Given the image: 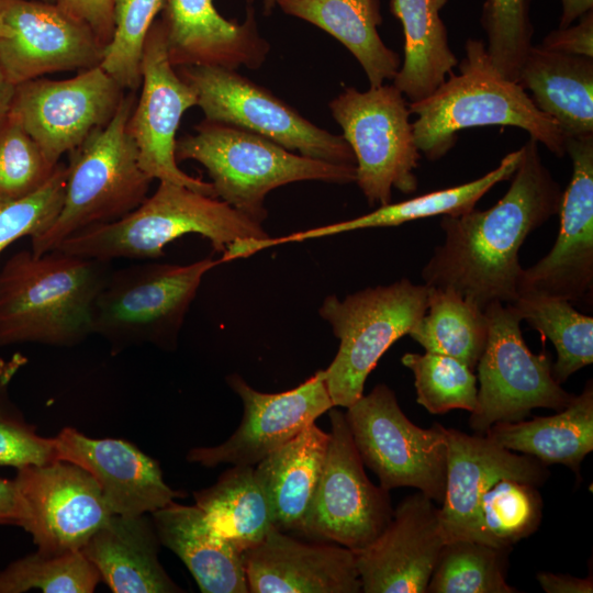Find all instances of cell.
I'll return each mask as SVG.
<instances>
[{
	"instance_id": "cell-1",
	"label": "cell",
	"mask_w": 593,
	"mask_h": 593,
	"mask_svg": "<svg viewBox=\"0 0 593 593\" xmlns=\"http://www.w3.org/2000/svg\"><path fill=\"white\" fill-rule=\"evenodd\" d=\"M511 186L488 210L441 215L445 237L421 275L428 287L449 288L484 310L518 298L519 249L527 236L558 214L562 193L542 164L538 143L522 147Z\"/></svg>"
},
{
	"instance_id": "cell-2",
	"label": "cell",
	"mask_w": 593,
	"mask_h": 593,
	"mask_svg": "<svg viewBox=\"0 0 593 593\" xmlns=\"http://www.w3.org/2000/svg\"><path fill=\"white\" fill-rule=\"evenodd\" d=\"M110 262L58 249L20 250L0 270V346L71 347L92 334V309Z\"/></svg>"
},
{
	"instance_id": "cell-3",
	"label": "cell",
	"mask_w": 593,
	"mask_h": 593,
	"mask_svg": "<svg viewBox=\"0 0 593 593\" xmlns=\"http://www.w3.org/2000/svg\"><path fill=\"white\" fill-rule=\"evenodd\" d=\"M414 139L428 160L444 157L461 130L502 125L526 131L552 154L563 157L566 142L559 125L541 112L515 81L495 69L482 41L469 38L459 74L451 72L432 94L410 102Z\"/></svg>"
},
{
	"instance_id": "cell-4",
	"label": "cell",
	"mask_w": 593,
	"mask_h": 593,
	"mask_svg": "<svg viewBox=\"0 0 593 593\" xmlns=\"http://www.w3.org/2000/svg\"><path fill=\"white\" fill-rule=\"evenodd\" d=\"M198 234L224 253L239 238H270L259 224L215 197L168 181L123 217L85 228L56 249L110 262L116 258L156 259L175 239Z\"/></svg>"
},
{
	"instance_id": "cell-5",
	"label": "cell",
	"mask_w": 593,
	"mask_h": 593,
	"mask_svg": "<svg viewBox=\"0 0 593 593\" xmlns=\"http://www.w3.org/2000/svg\"><path fill=\"white\" fill-rule=\"evenodd\" d=\"M177 161L192 159L208 171L215 197L250 220L267 219L266 195L299 181L350 183L356 165L334 164L295 154L256 133L204 120L195 133L176 142Z\"/></svg>"
},
{
	"instance_id": "cell-6",
	"label": "cell",
	"mask_w": 593,
	"mask_h": 593,
	"mask_svg": "<svg viewBox=\"0 0 593 593\" xmlns=\"http://www.w3.org/2000/svg\"><path fill=\"white\" fill-rule=\"evenodd\" d=\"M134 104V94H124L111 121L68 153L63 206L52 226L31 238L33 254L43 255L77 232L116 221L147 198L153 179L139 165L128 130Z\"/></svg>"
},
{
	"instance_id": "cell-7",
	"label": "cell",
	"mask_w": 593,
	"mask_h": 593,
	"mask_svg": "<svg viewBox=\"0 0 593 593\" xmlns=\"http://www.w3.org/2000/svg\"><path fill=\"white\" fill-rule=\"evenodd\" d=\"M205 258L189 265L145 262L111 270L92 309V334L113 353L150 344L174 349L203 276L221 264Z\"/></svg>"
},
{
	"instance_id": "cell-8",
	"label": "cell",
	"mask_w": 593,
	"mask_h": 593,
	"mask_svg": "<svg viewBox=\"0 0 593 593\" xmlns=\"http://www.w3.org/2000/svg\"><path fill=\"white\" fill-rule=\"evenodd\" d=\"M428 286L406 278L369 287L339 300L324 299L318 314L339 339L334 360L324 369L334 406L349 407L363 395L365 382L390 346L424 315Z\"/></svg>"
},
{
	"instance_id": "cell-9",
	"label": "cell",
	"mask_w": 593,
	"mask_h": 593,
	"mask_svg": "<svg viewBox=\"0 0 593 593\" xmlns=\"http://www.w3.org/2000/svg\"><path fill=\"white\" fill-rule=\"evenodd\" d=\"M356 159V183L370 205L391 202L392 189L410 194L417 189L421 157L409 103L394 85L366 91L347 87L329 102Z\"/></svg>"
},
{
	"instance_id": "cell-10",
	"label": "cell",
	"mask_w": 593,
	"mask_h": 593,
	"mask_svg": "<svg viewBox=\"0 0 593 593\" xmlns=\"http://www.w3.org/2000/svg\"><path fill=\"white\" fill-rule=\"evenodd\" d=\"M345 417L363 465L378 477L381 488L411 486L443 502L447 467L443 425L422 428L413 424L395 393L383 383L347 407Z\"/></svg>"
},
{
	"instance_id": "cell-11",
	"label": "cell",
	"mask_w": 593,
	"mask_h": 593,
	"mask_svg": "<svg viewBox=\"0 0 593 593\" xmlns=\"http://www.w3.org/2000/svg\"><path fill=\"white\" fill-rule=\"evenodd\" d=\"M484 312L489 337L475 367L480 385L470 427L484 435L492 425L523 421L537 407L564 409L574 394L553 379L549 353L528 348L514 306L493 302Z\"/></svg>"
},
{
	"instance_id": "cell-12",
	"label": "cell",
	"mask_w": 593,
	"mask_h": 593,
	"mask_svg": "<svg viewBox=\"0 0 593 593\" xmlns=\"http://www.w3.org/2000/svg\"><path fill=\"white\" fill-rule=\"evenodd\" d=\"M197 93L206 121L221 122L267 137L298 154L334 164L356 165L342 135L318 127L271 91L236 70L212 66L179 67Z\"/></svg>"
},
{
	"instance_id": "cell-13",
	"label": "cell",
	"mask_w": 593,
	"mask_h": 593,
	"mask_svg": "<svg viewBox=\"0 0 593 593\" xmlns=\"http://www.w3.org/2000/svg\"><path fill=\"white\" fill-rule=\"evenodd\" d=\"M328 417V448L301 535L358 552L384 530L393 508L389 491L367 477L345 413L332 407Z\"/></svg>"
},
{
	"instance_id": "cell-14",
	"label": "cell",
	"mask_w": 593,
	"mask_h": 593,
	"mask_svg": "<svg viewBox=\"0 0 593 593\" xmlns=\"http://www.w3.org/2000/svg\"><path fill=\"white\" fill-rule=\"evenodd\" d=\"M123 91L96 66L69 79L36 78L18 85L10 112L56 166L64 154L111 121Z\"/></svg>"
},
{
	"instance_id": "cell-15",
	"label": "cell",
	"mask_w": 593,
	"mask_h": 593,
	"mask_svg": "<svg viewBox=\"0 0 593 593\" xmlns=\"http://www.w3.org/2000/svg\"><path fill=\"white\" fill-rule=\"evenodd\" d=\"M22 518L37 549L81 550L113 515L92 475L81 467L55 460L16 469Z\"/></svg>"
},
{
	"instance_id": "cell-16",
	"label": "cell",
	"mask_w": 593,
	"mask_h": 593,
	"mask_svg": "<svg viewBox=\"0 0 593 593\" xmlns=\"http://www.w3.org/2000/svg\"><path fill=\"white\" fill-rule=\"evenodd\" d=\"M141 85L128 130L142 169L153 180L172 182L215 197L211 182L187 175L177 165L176 133L183 113L197 105L198 99L194 89L169 60L161 20L154 21L145 38Z\"/></svg>"
},
{
	"instance_id": "cell-17",
	"label": "cell",
	"mask_w": 593,
	"mask_h": 593,
	"mask_svg": "<svg viewBox=\"0 0 593 593\" xmlns=\"http://www.w3.org/2000/svg\"><path fill=\"white\" fill-rule=\"evenodd\" d=\"M226 382L242 400L240 424L221 445L190 449L187 455L190 462L208 468L221 463L255 467L334 407L324 370L280 393L259 392L237 373L227 376Z\"/></svg>"
},
{
	"instance_id": "cell-18",
	"label": "cell",
	"mask_w": 593,
	"mask_h": 593,
	"mask_svg": "<svg viewBox=\"0 0 593 593\" xmlns=\"http://www.w3.org/2000/svg\"><path fill=\"white\" fill-rule=\"evenodd\" d=\"M566 153L571 180L562 193L560 227L550 251L522 270L517 291L570 302L592 301L593 291V135L570 137Z\"/></svg>"
},
{
	"instance_id": "cell-19",
	"label": "cell",
	"mask_w": 593,
	"mask_h": 593,
	"mask_svg": "<svg viewBox=\"0 0 593 593\" xmlns=\"http://www.w3.org/2000/svg\"><path fill=\"white\" fill-rule=\"evenodd\" d=\"M8 35L0 38V69L18 86L46 74L99 66L104 47L92 31L55 3L0 0Z\"/></svg>"
},
{
	"instance_id": "cell-20",
	"label": "cell",
	"mask_w": 593,
	"mask_h": 593,
	"mask_svg": "<svg viewBox=\"0 0 593 593\" xmlns=\"http://www.w3.org/2000/svg\"><path fill=\"white\" fill-rule=\"evenodd\" d=\"M439 507L419 491L403 499L384 530L356 552L365 593H426L445 545Z\"/></svg>"
},
{
	"instance_id": "cell-21",
	"label": "cell",
	"mask_w": 593,
	"mask_h": 593,
	"mask_svg": "<svg viewBox=\"0 0 593 593\" xmlns=\"http://www.w3.org/2000/svg\"><path fill=\"white\" fill-rule=\"evenodd\" d=\"M447 467L441 507L438 510L445 542L474 539L482 495L500 479L514 478L536 486L549 478L547 465L511 451L486 435L446 428Z\"/></svg>"
},
{
	"instance_id": "cell-22",
	"label": "cell",
	"mask_w": 593,
	"mask_h": 593,
	"mask_svg": "<svg viewBox=\"0 0 593 593\" xmlns=\"http://www.w3.org/2000/svg\"><path fill=\"white\" fill-rule=\"evenodd\" d=\"M56 460L75 463L98 483L113 514H152L186 496L164 480L158 461L118 438H91L65 427L53 438Z\"/></svg>"
},
{
	"instance_id": "cell-23",
	"label": "cell",
	"mask_w": 593,
	"mask_h": 593,
	"mask_svg": "<svg viewBox=\"0 0 593 593\" xmlns=\"http://www.w3.org/2000/svg\"><path fill=\"white\" fill-rule=\"evenodd\" d=\"M248 592L358 593L356 552L326 541L306 542L276 527L244 551Z\"/></svg>"
},
{
	"instance_id": "cell-24",
	"label": "cell",
	"mask_w": 593,
	"mask_h": 593,
	"mask_svg": "<svg viewBox=\"0 0 593 593\" xmlns=\"http://www.w3.org/2000/svg\"><path fill=\"white\" fill-rule=\"evenodd\" d=\"M161 22L174 67L259 68L270 51L258 32L253 5L245 21L223 18L213 0H164Z\"/></svg>"
},
{
	"instance_id": "cell-25",
	"label": "cell",
	"mask_w": 593,
	"mask_h": 593,
	"mask_svg": "<svg viewBox=\"0 0 593 593\" xmlns=\"http://www.w3.org/2000/svg\"><path fill=\"white\" fill-rule=\"evenodd\" d=\"M163 546L186 564L203 593H247L244 552L194 505L175 501L150 514Z\"/></svg>"
},
{
	"instance_id": "cell-26",
	"label": "cell",
	"mask_w": 593,
	"mask_h": 593,
	"mask_svg": "<svg viewBox=\"0 0 593 593\" xmlns=\"http://www.w3.org/2000/svg\"><path fill=\"white\" fill-rule=\"evenodd\" d=\"M160 541L147 514H113L81 551L114 593H179L159 562Z\"/></svg>"
},
{
	"instance_id": "cell-27",
	"label": "cell",
	"mask_w": 593,
	"mask_h": 593,
	"mask_svg": "<svg viewBox=\"0 0 593 593\" xmlns=\"http://www.w3.org/2000/svg\"><path fill=\"white\" fill-rule=\"evenodd\" d=\"M517 83L566 138L593 135V58L532 46Z\"/></svg>"
},
{
	"instance_id": "cell-28",
	"label": "cell",
	"mask_w": 593,
	"mask_h": 593,
	"mask_svg": "<svg viewBox=\"0 0 593 593\" xmlns=\"http://www.w3.org/2000/svg\"><path fill=\"white\" fill-rule=\"evenodd\" d=\"M328 443L329 433L313 423L254 467L277 529L301 534Z\"/></svg>"
},
{
	"instance_id": "cell-29",
	"label": "cell",
	"mask_w": 593,
	"mask_h": 593,
	"mask_svg": "<svg viewBox=\"0 0 593 593\" xmlns=\"http://www.w3.org/2000/svg\"><path fill=\"white\" fill-rule=\"evenodd\" d=\"M484 435L511 451L532 456L547 466H567L579 475L581 462L593 450L592 380L556 414L496 423Z\"/></svg>"
},
{
	"instance_id": "cell-30",
	"label": "cell",
	"mask_w": 593,
	"mask_h": 593,
	"mask_svg": "<svg viewBox=\"0 0 593 593\" xmlns=\"http://www.w3.org/2000/svg\"><path fill=\"white\" fill-rule=\"evenodd\" d=\"M277 5L340 42L365 70L370 87L393 80L400 69V55L378 32L382 23L380 0H278Z\"/></svg>"
},
{
	"instance_id": "cell-31",
	"label": "cell",
	"mask_w": 593,
	"mask_h": 593,
	"mask_svg": "<svg viewBox=\"0 0 593 593\" xmlns=\"http://www.w3.org/2000/svg\"><path fill=\"white\" fill-rule=\"evenodd\" d=\"M448 0H391L392 14L404 34V60L393 85L411 102L432 94L452 72L458 59L451 52L440 10Z\"/></svg>"
},
{
	"instance_id": "cell-32",
	"label": "cell",
	"mask_w": 593,
	"mask_h": 593,
	"mask_svg": "<svg viewBox=\"0 0 593 593\" xmlns=\"http://www.w3.org/2000/svg\"><path fill=\"white\" fill-rule=\"evenodd\" d=\"M521 156V148L507 154L495 169L470 182L433 191L398 203L390 202L368 214L273 238V243L279 245L302 242L356 230L399 226L419 219L465 213L473 209L478 201L496 183L513 176Z\"/></svg>"
},
{
	"instance_id": "cell-33",
	"label": "cell",
	"mask_w": 593,
	"mask_h": 593,
	"mask_svg": "<svg viewBox=\"0 0 593 593\" xmlns=\"http://www.w3.org/2000/svg\"><path fill=\"white\" fill-rule=\"evenodd\" d=\"M195 505L210 523L240 551L275 527L272 511L253 466H233L217 481L193 492Z\"/></svg>"
},
{
	"instance_id": "cell-34",
	"label": "cell",
	"mask_w": 593,
	"mask_h": 593,
	"mask_svg": "<svg viewBox=\"0 0 593 593\" xmlns=\"http://www.w3.org/2000/svg\"><path fill=\"white\" fill-rule=\"evenodd\" d=\"M428 288L426 312L409 335L425 351L450 356L474 370L489 337L484 310L452 289Z\"/></svg>"
},
{
	"instance_id": "cell-35",
	"label": "cell",
	"mask_w": 593,
	"mask_h": 593,
	"mask_svg": "<svg viewBox=\"0 0 593 593\" xmlns=\"http://www.w3.org/2000/svg\"><path fill=\"white\" fill-rule=\"evenodd\" d=\"M511 304L522 322L553 344L557 360L551 373L559 384L593 362L592 316L578 312L570 301L542 294H521Z\"/></svg>"
},
{
	"instance_id": "cell-36",
	"label": "cell",
	"mask_w": 593,
	"mask_h": 593,
	"mask_svg": "<svg viewBox=\"0 0 593 593\" xmlns=\"http://www.w3.org/2000/svg\"><path fill=\"white\" fill-rule=\"evenodd\" d=\"M512 548L473 539L445 542L429 579L428 593H517L506 582Z\"/></svg>"
},
{
	"instance_id": "cell-37",
	"label": "cell",
	"mask_w": 593,
	"mask_h": 593,
	"mask_svg": "<svg viewBox=\"0 0 593 593\" xmlns=\"http://www.w3.org/2000/svg\"><path fill=\"white\" fill-rule=\"evenodd\" d=\"M537 488L514 478L496 481L480 500L473 540L512 548L534 534L542 517V500Z\"/></svg>"
},
{
	"instance_id": "cell-38",
	"label": "cell",
	"mask_w": 593,
	"mask_h": 593,
	"mask_svg": "<svg viewBox=\"0 0 593 593\" xmlns=\"http://www.w3.org/2000/svg\"><path fill=\"white\" fill-rule=\"evenodd\" d=\"M100 580L97 568L81 550L37 549L0 571V593H91Z\"/></svg>"
},
{
	"instance_id": "cell-39",
	"label": "cell",
	"mask_w": 593,
	"mask_h": 593,
	"mask_svg": "<svg viewBox=\"0 0 593 593\" xmlns=\"http://www.w3.org/2000/svg\"><path fill=\"white\" fill-rule=\"evenodd\" d=\"M401 362L414 376L416 401L430 414L460 409L470 413L477 405V376L465 362L450 356L406 353Z\"/></svg>"
},
{
	"instance_id": "cell-40",
	"label": "cell",
	"mask_w": 593,
	"mask_h": 593,
	"mask_svg": "<svg viewBox=\"0 0 593 593\" xmlns=\"http://www.w3.org/2000/svg\"><path fill=\"white\" fill-rule=\"evenodd\" d=\"M163 5L164 0L114 1V32L99 66L123 89L142 83L145 38Z\"/></svg>"
},
{
	"instance_id": "cell-41",
	"label": "cell",
	"mask_w": 593,
	"mask_h": 593,
	"mask_svg": "<svg viewBox=\"0 0 593 593\" xmlns=\"http://www.w3.org/2000/svg\"><path fill=\"white\" fill-rule=\"evenodd\" d=\"M529 8L530 0H485L482 8L489 58L500 75L515 82L533 46Z\"/></svg>"
},
{
	"instance_id": "cell-42",
	"label": "cell",
	"mask_w": 593,
	"mask_h": 593,
	"mask_svg": "<svg viewBox=\"0 0 593 593\" xmlns=\"http://www.w3.org/2000/svg\"><path fill=\"white\" fill-rule=\"evenodd\" d=\"M57 165L48 161L9 112L0 124V199H18L34 192L49 179Z\"/></svg>"
},
{
	"instance_id": "cell-43",
	"label": "cell",
	"mask_w": 593,
	"mask_h": 593,
	"mask_svg": "<svg viewBox=\"0 0 593 593\" xmlns=\"http://www.w3.org/2000/svg\"><path fill=\"white\" fill-rule=\"evenodd\" d=\"M24 358L0 360V467L15 469L56 460L53 438L40 436L12 401L9 384Z\"/></svg>"
},
{
	"instance_id": "cell-44",
	"label": "cell",
	"mask_w": 593,
	"mask_h": 593,
	"mask_svg": "<svg viewBox=\"0 0 593 593\" xmlns=\"http://www.w3.org/2000/svg\"><path fill=\"white\" fill-rule=\"evenodd\" d=\"M66 166L58 164L49 179L34 192L18 199H0V254L16 239L45 233L64 202Z\"/></svg>"
},
{
	"instance_id": "cell-45",
	"label": "cell",
	"mask_w": 593,
	"mask_h": 593,
	"mask_svg": "<svg viewBox=\"0 0 593 593\" xmlns=\"http://www.w3.org/2000/svg\"><path fill=\"white\" fill-rule=\"evenodd\" d=\"M115 0H55V4L72 19L87 25L105 47L114 32Z\"/></svg>"
},
{
	"instance_id": "cell-46",
	"label": "cell",
	"mask_w": 593,
	"mask_h": 593,
	"mask_svg": "<svg viewBox=\"0 0 593 593\" xmlns=\"http://www.w3.org/2000/svg\"><path fill=\"white\" fill-rule=\"evenodd\" d=\"M580 19L575 25L551 31L541 46L553 52L593 58V12Z\"/></svg>"
},
{
	"instance_id": "cell-47",
	"label": "cell",
	"mask_w": 593,
	"mask_h": 593,
	"mask_svg": "<svg viewBox=\"0 0 593 593\" xmlns=\"http://www.w3.org/2000/svg\"><path fill=\"white\" fill-rule=\"evenodd\" d=\"M540 586L547 593H592V577L577 578L569 574L539 572L536 575Z\"/></svg>"
},
{
	"instance_id": "cell-48",
	"label": "cell",
	"mask_w": 593,
	"mask_h": 593,
	"mask_svg": "<svg viewBox=\"0 0 593 593\" xmlns=\"http://www.w3.org/2000/svg\"><path fill=\"white\" fill-rule=\"evenodd\" d=\"M21 518L22 512L14 479L0 477V525L20 526Z\"/></svg>"
},
{
	"instance_id": "cell-49",
	"label": "cell",
	"mask_w": 593,
	"mask_h": 593,
	"mask_svg": "<svg viewBox=\"0 0 593 593\" xmlns=\"http://www.w3.org/2000/svg\"><path fill=\"white\" fill-rule=\"evenodd\" d=\"M562 13L559 27H567L592 11L593 0H561Z\"/></svg>"
},
{
	"instance_id": "cell-50",
	"label": "cell",
	"mask_w": 593,
	"mask_h": 593,
	"mask_svg": "<svg viewBox=\"0 0 593 593\" xmlns=\"http://www.w3.org/2000/svg\"><path fill=\"white\" fill-rule=\"evenodd\" d=\"M15 87L16 86L11 83L5 78L2 70L0 69V124L10 112L13 97L15 93Z\"/></svg>"
},
{
	"instance_id": "cell-51",
	"label": "cell",
	"mask_w": 593,
	"mask_h": 593,
	"mask_svg": "<svg viewBox=\"0 0 593 593\" xmlns=\"http://www.w3.org/2000/svg\"><path fill=\"white\" fill-rule=\"evenodd\" d=\"M278 0H264V11L266 14H270L273 8L277 5Z\"/></svg>"
},
{
	"instance_id": "cell-52",
	"label": "cell",
	"mask_w": 593,
	"mask_h": 593,
	"mask_svg": "<svg viewBox=\"0 0 593 593\" xmlns=\"http://www.w3.org/2000/svg\"><path fill=\"white\" fill-rule=\"evenodd\" d=\"M8 35V27L7 25L4 24V22L2 21V18L0 15V38L1 37H4Z\"/></svg>"
},
{
	"instance_id": "cell-53",
	"label": "cell",
	"mask_w": 593,
	"mask_h": 593,
	"mask_svg": "<svg viewBox=\"0 0 593 593\" xmlns=\"http://www.w3.org/2000/svg\"><path fill=\"white\" fill-rule=\"evenodd\" d=\"M42 1L49 2V3H55V0H42Z\"/></svg>"
}]
</instances>
